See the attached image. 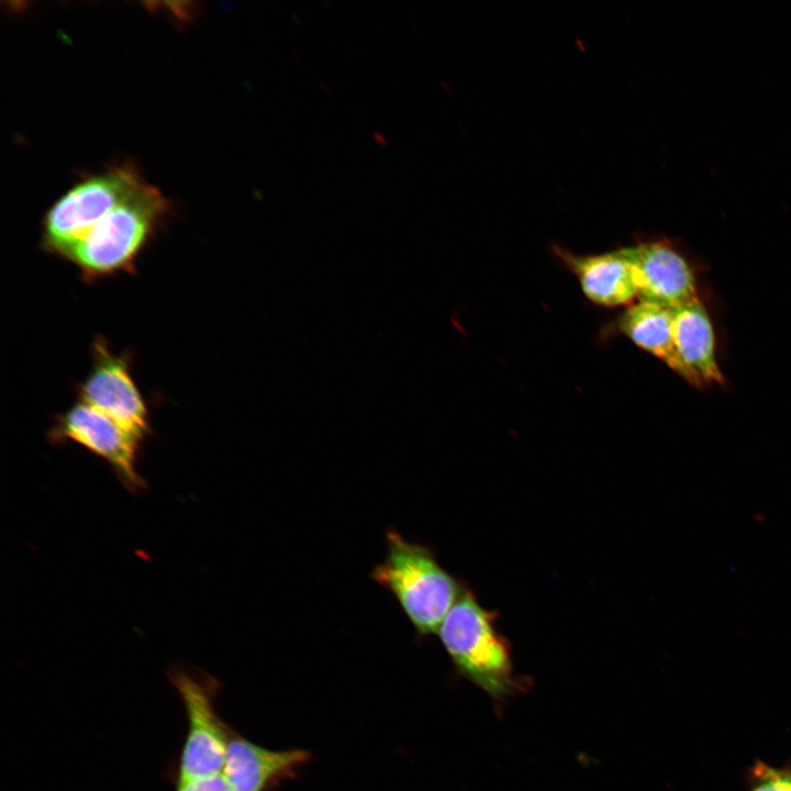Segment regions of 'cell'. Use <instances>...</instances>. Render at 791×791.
<instances>
[{"mask_svg":"<svg viewBox=\"0 0 791 791\" xmlns=\"http://www.w3.org/2000/svg\"><path fill=\"white\" fill-rule=\"evenodd\" d=\"M387 552L371 578L398 601L419 635L436 634L458 599L461 586L425 545L387 532Z\"/></svg>","mask_w":791,"mask_h":791,"instance_id":"obj_1","label":"cell"},{"mask_svg":"<svg viewBox=\"0 0 791 791\" xmlns=\"http://www.w3.org/2000/svg\"><path fill=\"white\" fill-rule=\"evenodd\" d=\"M167 211L165 197L145 182L62 257L75 264L87 279L131 270Z\"/></svg>","mask_w":791,"mask_h":791,"instance_id":"obj_2","label":"cell"},{"mask_svg":"<svg viewBox=\"0 0 791 791\" xmlns=\"http://www.w3.org/2000/svg\"><path fill=\"white\" fill-rule=\"evenodd\" d=\"M437 634L458 671L495 701L516 689L509 643L495 627V614L465 587Z\"/></svg>","mask_w":791,"mask_h":791,"instance_id":"obj_3","label":"cell"},{"mask_svg":"<svg viewBox=\"0 0 791 791\" xmlns=\"http://www.w3.org/2000/svg\"><path fill=\"white\" fill-rule=\"evenodd\" d=\"M144 183L132 167H114L75 185L44 216V248L62 256Z\"/></svg>","mask_w":791,"mask_h":791,"instance_id":"obj_4","label":"cell"},{"mask_svg":"<svg viewBox=\"0 0 791 791\" xmlns=\"http://www.w3.org/2000/svg\"><path fill=\"white\" fill-rule=\"evenodd\" d=\"M168 679L180 697L188 722L177 781L221 773L229 731L214 709L216 684L202 672L183 668L168 671Z\"/></svg>","mask_w":791,"mask_h":791,"instance_id":"obj_5","label":"cell"},{"mask_svg":"<svg viewBox=\"0 0 791 791\" xmlns=\"http://www.w3.org/2000/svg\"><path fill=\"white\" fill-rule=\"evenodd\" d=\"M91 370L81 383L82 403L105 414L138 441L148 433V411L134 383L127 359L97 338Z\"/></svg>","mask_w":791,"mask_h":791,"instance_id":"obj_6","label":"cell"},{"mask_svg":"<svg viewBox=\"0 0 791 791\" xmlns=\"http://www.w3.org/2000/svg\"><path fill=\"white\" fill-rule=\"evenodd\" d=\"M51 438L69 439L105 459L131 489L143 481L136 471L138 439L98 410L79 402L57 417Z\"/></svg>","mask_w":791,"mask_h":791,"instance_id":"obj_7","label":"cell"},{"mask_svg":"<svg viewBox=\"0 0 791 791\" xmlns=\"http://www.w3.org/2000/svg\"><path fill=\"white\" fill-rule=\"evenodd\" d=\"M623 250L635 266L640 302L673 309L698 299L691 267L667 242H642Z\"/></svg>","mask_w":791,"mask_h":791,"instance_id":"obj_8","label":"cell"},{"mask_svg":"<svg viewBox=\"0 0 791 791\" xmlns=\"http://www.w3.org/2000/svg\"><path fill=\"white\" fill-rule=\"evenodd\" d=\"M557 255L577 276L583 293L592 302L616 307L628 304L638 296L636 269L623 248L588 256L557 249Z\"/></svg>","mask_w":791,"mask_h":791,"instance_id":"obj_9","label":"cell"},{"mask_svg":"<svg viewBox=\"0 0 791 791\" xmlns=\"http://www.w3.org/2000/svg\"><path fill=\"white\" fill-rule=\"evenodd\" d=\"M673 343L694 386L720 383L723 375L715 357L714 331L699 299L670 309Z\"/></svg>","mask_w":791,"mask_h":791,"instance_id":"obj_10","label":"cell"},{"mask_svg":"<svg viewBox=\"0 0 791 791\" xmlns=\"http://www.w3.org/2000/svg\"><path fill=\"white\" fill-rule=\"evenodd\" d=\"M305 759L302 750H270L229 734L222 773L234 791H263L274 778Z\"/></svg>","mask_w":791,"mask_h":791,"instance_id":"obj_11","label":"cell"},{"mask_svg":"<svg viewBox=\"0 0 791 791\" xmlns=\"http://www.w3.org/2000/svg\"><path fill=\"white\" fill-rule=\"evenodd\" d=\"M619 327L637 346L693 385L673 343L670 309L639 301L624 311Z\"/></svg>","mask_w":791,"mask_h":791,"instance_id":"obj_12","label":"cell"},{"mask_svg":"<svg viewBox=\"0 0 791 791\" xmlns=\"http://www.w3.org/2000/svg\"><path fill=\"white\" fill-rule=\"evenodd\" d=\"M748 791H791V765L773 767L756 761L747 775Z\"/></svg>","mask_w":791,"mask_h":791,"instance_id":"obj_13","label":"cell"},{"mask_svg":"<svg viewBox=\"0 0 791 791\" xmlns=\"http://www.w3.org/2000/svg\"><path fill=\"white\" fill-rule=\"evenodd\" d=\"M176 791H234L221 773L177 781Z\"/></svg>","mask_w":791,"mask_h":791,"instance_id":"obj_14","label":"cell"},{"mask_svg":"<svg viewBox=\"0 0 791 791\" xmlns=\"http://www.w3.org/2000/svg\"><path fill=\"white\" fill-rule=\"evenodd\" d=\"M374 137L380 145H387L386 138L380 133L376 132Z\"/></svg>","mask_w":791,"mask_h":791,"instance_id":"obj_15","label":"cell"}]
</instances>
